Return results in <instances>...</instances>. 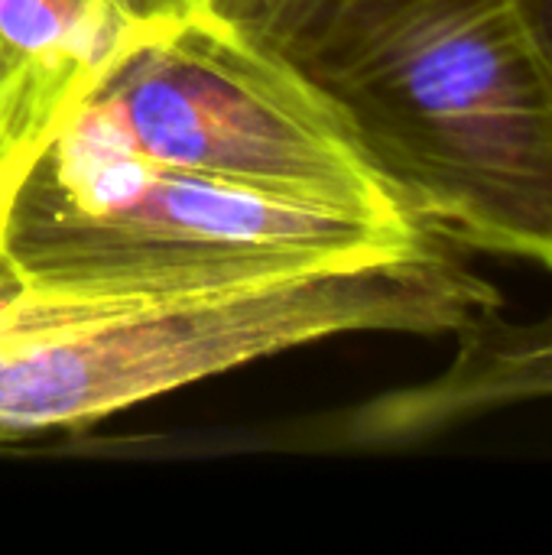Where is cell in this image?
Returning a JSON list of instances; mask_svg holds the SVG:
<instances>
[{
	"mask_svg": "<svg viewBox=\"0 0 552 555\" xmlns=\"http://www.w3.org/2000/svg\"><path fill=\"white\" fill-rule=\"evenodd\" d=\"M524 23L530 26L534 39L540 42V49L547 52L552 62V0H514Z\"/></svg>",
	"mask_w": 552,
	"mask_h": 555,
	"instance_id": "9c48e42d",
	"label": "cell"
},
{
	"mask_svg": "<svg viewBox=\"0 0 552 555\" xmlns=\"http://www.w3.org/2000/svg\"><path fill=\"white\" fill-rule=\"evenodd\" d=\"M65 124L166 169L423 228L342 104L218 10L127 29Z\"/></svg>",
	"mask_w": 552,
	"mask_h": 555,
	"instance_id": "277c9868",
	"label": "cell"
},
{
	"mask_svg": "<svg viewBox=\"0 0 552 555\" xmlns=\"http://www.w3.org/2000/svg\"><path fill=\"white\" fill-rule=\"evenodd\" d=\"M309 75L436 241L552 273V62L514 0H403Z\"/></svg>",
	"mask_w": 552,
	"mask_h": 555,
	"instance_id": "7a4b0ae2",
	"label": "cell"
},
{
	"mask_svg": "<svg viewBox=\"0 0 552 555\" xmlns=\"http://www.w3.org/2000/svg\"><path fill=\"white\" fill-rule=\"evenodd\" d=\"M124 10L133 26H150V23H166V20H182L192 13L215 10V0H124Z\"/></svg>",
	"mask_w": 552,
	"mask_h": 555,
	"instance_id": "ba28073f",
	"label": "cell"
},
{
	"mask_svg": "<svg viewBox=\"0 0 552 555\" xmlns=\"http://www.w3.org/2000/svg\"><path fill=\"white\" fill-rule=\"evenodd\" d=\"M501 309L455 332L459 351L439 377L355 410L345 423L348 442L416 446L495 413L552 400V309L530 322H508Z\"/></svg>",
	"mask_w": 552,
	"mask_h": 555,
	"instance_id": "5b68a950",
	"label": "cell"
},
{
	"mask_svg": "<svg viewBox=\"0 0 552 555\" xmlns=\"http://www.w3.org/2000/svg\"><path fill=\"white\" fill-rule=\"evenodd\" d=\"M501 289L455 247L198 289H33L0 302V442L120 410L338 335H455Z\"/></svg>",
	"mask_w": 552,
	"mask_h": 555,
	"instance_id": "6da1fadb",
	"label": "cell"
},
{
	"mask_svg": "<svg viewBox=\"0 0 552 555\" xmlns=\"http://www.w3.org/2000/svg\"><path fill=\"white\" fill-rule=\"evenodd\" d=\"M75 101L78 91L49 78L0 39V260L13 195Z\"/></svg>",
	"mask_w": 552,
	"mask_h": 555,
	"instance_id": "8992f818",
	"label": "cell"
},
{
	"mask_svg": "<svg viewBox=\"0 0 552 555\" xmlns=\"http://www.w3.org/2000/svg\"><path fill=\"white\" fill-rule=\"evenodd\" d=\"M416 224L179 172L59 124L23 176L3 260L33 289H198L420 257Z\"/></svg>",
	"mask_w": 552,
	"mask_h": 555,
	"instance_id": "3957f363",
	"label": "cell"
},
{
	"mask_svg": "<svg viewBox=\"0 0 552 555\" xmlns=\"http://www.w3.org/2000/svg\"><path fill=\"white\" fill-rule=\"evenodd\" d=\"M400 3L403 0H215V10L309 72L319 59Z\"/></svg>",
	"mask_w": 552,
	"mask_h": 555,
	"instance_id": "52a82bcc",
	"label": "cell"
}]
</instances>
